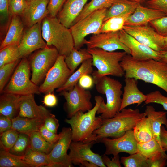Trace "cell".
I'll use <instances>...</instances> for the list:
<instances>
[{
    "instance_id": "ba28073f",
    "label": "cell",
    "mask_w": 167,
    "mask_h": 167,
    "mask_svg": "<svg viewBox=\"0 0 167 167\" xmlns=\"http://www.w3.org/2000/svg\"><path fill=\"white\" fill-rule=\"evenodd\" d=\"M30 69L27 59L23 58L2 93H10L21 96L40 94L39 87L30 79Z\"/></svg>"
},
{
    "instance_id": "9a60e30c",
    "label": "cell",
    "mask_w": 167,
    "mask_h": 167,
    "mask_svg": "<svg viewBox=\"0 0 167 167\" xmlns=\"http://www.w3.org/2000/svg\"><path fill=\"white\" fill-rule=\"evenodd\" d=\"M118 32H101L93 35L89 40H86L85 44L88 49L98 48L109 52L120 49L130 54V49L120 41Z\"/></svg>"
},
{
    "instance_id": "816d5d0a",
    "label": "cell",
    "mask_w": 167,
    "mask_h": 167,
    "mask_svg": "<svg viewBox=\"0 0 167 167\" xmlns=\"http://www.w3.org/2000/svg\"><path fill=\"white\" fill-rule=\"evenodd\" d=\"M102 161L105 165L108 167H121V162L119 155L113 156L112 160L105 154L102 156Z\"/></svg>"
},
{
    "instance_id": "d6986e66",
    "label": "cell",
    "mask_w": 167,
    "mask_h": 167,
    "mask_svg": "<svg viewBox=\"0 0 167 167\" xmlns=\"http://www.w3.org/2000/svg\"><path fill=\"white\" fill-rule=\"evenodd\" d=\"M49 0H31L22 16L23 22L30 28L40 22L48 14L47 6Z\"/></svg>"
},
{
    "instance_id": "11a10c76",
    "label": "cell",
    "mask_w": 167,
    "mask_h": 167,
    "mask_svg": "<svg viewBox=\"0 0 167 167\" xmlns=\"http://www.w3.org/2000/svg\"><path fill=\"white\" fill-rule=\"evenodd\" d=\"M12 120L8 117L0 115V133H2L12 128Z\"/></svg>"
},
{
    "instance_id": "8fae6325",
    "label": "cell",
    "mask_w": 167,
    "mask_h": 167,
    "mask_svg": "<svg viewBox=\"0 0 167 167\" xmlns=\"http://www.w3.org/2000/svg\"><path fill=\"white\" fill-rule=\"evenodd\" d=\"M66 101L68 117L70 118L77 112H84L92 108L90 91L81 87L78 83L71 90L63 91L60 93Z\"/></svg>"
},
{
    "instance_id": "277c9868",
    "label": "cell",
    "mask_w": 167,
    "mask_h": 167,
    "mask_svg": "<svg viewBox=\"0 0 167 167\" xmlns=\"http://www.w3.org/2000/svg\"><path fill=\"white\" fill-rule=\"evenodd\" d=\"M41 33L48 46H53L59 55L67 56L74 48L69 28L63 25L56 17L47 16L42 21Z\"/></svg>"
},
{
    "instance_id": "8992f818",
    "label": "cell",
    "mask_w": 167,
    "mask_h": 167,
    "mask_svg": "<svg viewBox=\"0 0 167 167\" xmlns=\"http://www.w3.org/2000/svg\"><path fill=\"white\" fill-rule=\"evenodd\" d=\"M97 92L105 94L106 102L103 100L97 111V114L102 119L112 118L120 111L122 94V84L117 80L108 76H105L98 80L95 84Z\"/></svg>"
},
{
    "instance_id": "e7e4bbea",
    "label": "cell",
    "mask_w": 167,
    "mask_h": 167,
    "mask_svg": "<svg viewBox=\"0 0 167 167\" xmlns=\"http://www.w3.org/2000/svg\"><path fill=\"white\" fill-rule=\"evenodd\" d=\"M148 0H146V1H148Z\"/></svg>"
},
{
    "instance_id": "52a82bcc",
    "label": "cell",
    "mask_w": 167,
    "mask_h": 167,
    "mask_svg": "<svg viewBox=\"0 0 167 167\" xmlns=\"http://www.w3.org/2000/svg\"><path fill=\"white\" fill-rule=\"evenodd\" d=\"M107 8L95 11L73 24L69 28L74 44V48L80 49L85 44V37L90 34H96L104 21Z\"/></svg>"
},
{
    "instance_id": "4dcf8cb0",
    "label": "cell",
    "mask_w": 167,
    "mask_h": 167,
    "mask_svg": "<svg viewBox=\"0 0 167 167\" xmlns=\"http://www.w3.org/2000/svg\"><path fill=\"white\" fill-rule=\"evenodd\" d=\"M133 130L138 143L147 142L153 138L149 120L146 116L136 124Z\"/></svg>"
},
{
    "instance_id": "f6af8a7d",
    "label": "cell",
    "mask_w": 167,
    "mask_h": 167,
    "mask_svg": "<svg viewBox=\"0 0 167 167\" xmlns=\"http://www.w3.org/2000/svg\"><path fill=\"white\" fill-rule=\"evenodd\" d=\"M149 24L160 35L167 36V15L151 21Z\"/></svg>"
},
{
    "instance_id": "6125c7cd",
    "label": "cell",
    "mask_w": 167,
    "mask_h": 167,
    "mask_svg": "<svg viewBox=\"0 0 167 167\" xmlns=\"http://www.w3.org/2000/svg\"><path fill=\"white\" fill-rule=\"evenodd\" d=\"M131 1L140 4L146 1V0H129Z\"/></svg>"
},
{
    "instance_id": "f907efd6",
    "label": "cell",
    "mask_w": 167,
    "mask_h": 167,
    "mask_svg": "<svg viewBox=\"0 0 167 167\" xmlns=\"http://www.w3.org/2000/svg\"><path fill=\"white\" fill-rule=\"evenodd\" d=\"M145 2L147 7L159 10L167 15V0H150Z\"/></svg>"
},
{
    "instance_id": "f35d334b",
    "label": "cell",
    "mask_w": 167,
    "mask_h": 167,
    "mask_svg": "<svg viewBox=\"0 0 167 167\" xmlns=\"http://www.w3.org/2000/svg\"><path fill=\"white\" fill-rule=\"evenodd\" d=\"M30 148V136L20 133L16 141L9 152L16 156H24Z\"/></svg>"
},
{
    "instance_id": "94428289",
    "label": "cell",
    "mask_w": 167,
    "mask_h": 167,
    "mask_svg": "<svg viewBox=\"0 0 167 167\" xmlns=\"http://www.w3.org/2000/svg\"><path fill=\"white\" fill-rule=\"evenodd\" d=\"M162 51H167V36H162Z\"/></svg>"
},
{
    "instance_id": "7c38bea8",
    "label": "cell",
    "mask_w": 167,
    "mask_h": 167,
    "mask_svg": "<svg viewBox=\"0 0 167 167\" xmlns=\"http://www.w3.org/2000/svg\"><path fill=\"white\" fill-rule=\"evenodd\" d=\"M100 142L105 146L106 155L112 154L114 156L122 152L131 155L138 152V143L135 138L133 129L126 131L123 135L118 138H103Z\"/></svg>"
},
{
    "instance_id": "7a4b0ae2",
    "label": "cell",
    "mask_w": 167,
    "mask_h": 167,
    "mask_svg": "<svg viewBox=\"0 0 167 167\" xmlns=\"http://www.w3.org/2000/svg\"><path fill=\"white\" fill-rule=\"evenodd\" d=\"M145 117V113H140L138 109L124 108L113 117L103 119L100 126L93 131L90 142H98L104 138L122 136L126 131L133 129L136 124Z\"/></svg>"
},
{
    "instance_id": "74e56055",
    "label": "cell",
    "mask_w": 167,
    "mask_h": 167,
    "mask_svg": "<svg viewBox=\"0 0 167 167\" xmlns=\"http://www.w3.org/2000/svg\"><path fill=\"white\" fill-rule=\"evenodd\" d=\"M130 15L114 16L104 21L100 33L118 31L122 29L125 22Z\"/></svg>"
},
{
    "instance_id": "9c48e42d",
    "label": "cell",
    "mask_w": 167,
    "mask_h": 167,
    "mask_svg": "<svg viewBox=\"0 0 167 167\" xmlns=\"http://www.w3.org/2000/svg\"><path fill=\"white\" fill-rule=\"evenodd\" d=\"M59 54L55 48L47 46L37 51L29 62L32 71L31 81L38 85L55 62Z\"/></svg>"
},
{
    "instance_id": "8d00e7d4",
    "label": "cell",
    "mask_w": 167,
    "mask_h": 167,
    "mask_svg": "<svg viewBox=\"0 0 167 167\" xmlns=\"http://www.w3.org/2000/svg\"><path fill=\"white\" fill-rule=\"evenodd\" d=\"M21 58L18 45H13L6 46L0 50V67Z\"/></svg>"
},
{
    "instance_id": "bcb514c9",
    "label": "cell",
    "mask_w": 167,
    "mask_h": 167,
    "mask_svg": "<svg viewBox=\"0 0 167 167\" xmlns=\"http://www.w3.org/2000/svg\"><path fill=\"white\" fill-rule=\"evenodd\" d=\"M167 155L165 152L158 154L147 159L148 167H164L167 165Z\"/></svg>"
},
{
    "instance_id": "1f68e13d",
    "label": "cell",
    "mask_w": 167,
    "mask_h": 167,
    "mask_svg": "<svg viewBox=\"0 0 167 167\" xmlns=\"http://www.w3.org/2000/svg\"><path fill=\"white\" fill-rule=\"evenodd\" d=\"M23 159L31 167H46L51 163L48 154L31 148L23 156Z\"/></svg>"
},
{
    "instance_id": "4316f807",
    "label": "cell",
    "mask_w": 167,
    "mask_h": 167,
    "mask_svg": "<svg viewBox=\"0 0 167 167\" xmlns=\"http://www.w3.org/2000/svg\"><path fill=\"white\" fill-rule=\"evenodd\" d=\"M45 119L31 118L18 116L12 119V128L19 133L30 135L33 132L39 131L44 125Z\"/></svg>"
},
{
    "instance_id": "ab89813d",
    "label": "cell",
    "mask_w": 167,
    "mask_h": 167,
    "mask_svg": "<svg viewBox=\"0 0 167 167\" xmlns=\"http://www.w3.org/2000/svg\"><path fill=\"white\" fill-rule=\"evenodd\" d=\"M120 162L125 167H148L147 159L138 152L121 157Z\"/></svg>"
},
{
    "instance_id": "60d3db41",
    "label": "cell",
    "mask_w": 167,
    "mask_h": 167,
    "mask_svg": "<svg viewBox=\"0 0 167 167\" xmlns=\"http://www.w3.org/2000/svg\"><path fill=\"white\" fill-rule=\"evenodd\" d=\"M19 132L11 129L0 134L1 149L9 151L16 141Z\"/></svg>"
},
{
    "instance_id": "3957f363",
    "label": "cell",
    "mask_w": 167,
    "mask_h": 167,
    "mask_svg": "<svg viewBox=\"0 0 167 167\" xmlns=\"http://www.w3.org/2000/svg\"><path fill=\"white\" fill-rule=\"evenodd\" d=\"M96 104L94 106L87 112L81 111L76 113L65 122L70 124L72 132V141L88 142L92 136L93 131L101 125L103 119L96 117V114L103 98L100 96L95 97Z\"/></svg>"
},
{
    "instance_id": "f1b7e54d",
    "label": "cell",
    "mask_w": 167,
    "mask_h": 167,
    "mask_svg": "<svg viewBox=\"0 0 167 167\" xmlns=\"http://www.w3.org/2000/svg\"><path fill=\"white\" fill-rule=\"evenodd\" d=\"M92 58H90L84 61L80 67L72 74L65 84L56 91L61 92L63 91H68L72 89L78 83L81 77L84 75L92 74L93 72Z\"/></svg>"
},
{
    "instance_id": "be15d7a7",
    "label": "cell",
    "mask_w": 167,
    "mask_h": 167,
    "mask_svg": "<svg viewBox=\"0 0 167 167\" xmlns=\"http://www.w3.org/2000/svg\"><path fill=\"white\" fill-rule=\"evenodd\" d=\"M26 1L28 2V3H29L31 0H26Z\"/></svg>"
},
{
    "instance_id": "9f6ffc18",
    "label": "cell",
    "mask_w": 167,
    "mask_h": 167,
    "mask_svg": "<svg viewBox=\"0 0 167 167\" xmlns=\"http://www.w3.org/2000/svg\"><path fill=\"white\" fill-rule=\"evenodd\" d=\"M57 98L53 93H47L44 97L43 103L46 106L54 107L57 105Z\"/></svg>"
},
{
    "instance_id": "e575fe53",
    "label": "cell",
    "mask_w": 167,
    "mask_h": 167,
    "mask_svg": "<svg viewBox=\"0 0 167 167\" xmlns=\"http://www.w3.org/2000/svg\"><path fill=\"white\" fill-rule=\"evenodd\" d=\"M114 0H91L88 3L86 4L73 24L95 11L103 8H108L110 6Z\"/></svg>"
},
{
    "instance_id": "5b68a950",
    "label": "cell",
    "mask_w": 167,
    "mask_h": 167,
    "mask_svg": "<svg viewBox=\"0 0 167 167\" xmlns=\"http://www.w3.org/2000/svg\"><path fill=\"white\" fill-rule=\"evenodd\" d=\"M88 50L92 56V65L97 69L92 73L95 84L105 76L121 77L124 75L125 72L120 62L127 54L126 52L124 51L109 52L98 48Z\"/></svg>"
},
{
    "instance_id": "681fc988",
    "label": "cell",
    "mask_w": 167,
    "mask_h": 167,
    "mask_svg": "<svg viewBox=\"0 0 167 167\" xmlns=\"http://www.w3.org/2000/svg\"><path fill=\"white\" fill-rule=\"evenodd\" d=\"M44 125L50 131L57 134V130L59 126V121L54 114L50 113L45 119Z\"/></svg>"
},
{
    "instance_id": "d590c367",
    "label": "cell",
    "mask_w": 167,
    "mask_h": 167,
    "mask_svg": "<svg viewBox=\"0 0 167 167\" xmlns=\"http://www.w3.org/2000/svg\"><path fill=\"white\" fill-rule=\"evenodd\" d=\"M30 147L34 150L44 152L48 154L55 144L46 141L40 135L39 131L32 133L30 135Z\"/></svg>"
},
{
    "instance_id": "b9f144b4",
    "label": "cell",
    "mask_w": 167,
    "mask_h": 167,
    "mask_svg": "<svg viewBox=\"0 0 167 167\" xmlns=\"http://www.w3.org/2000/svg\"><path fill=\"white\" fill-rule=\"evenodd\" d=\"M19 60L5 64L0 67V92L2 93L11 74Z\"/></svg>"
},
{
    "instance_id": "603a6c76",
    "label": "cell",
    "mask_w": 167,
    "mask_h": 167,
    "mask_svg": "<svg viewBox=\"0 0 167 167\" xmlns=\"http://www.w3.org/2000/svg\"><path fill=\"white\" fill-rule=\"evenodd\" d=\"M88 0H66L58 14L60 22L68 28L73 25Z\"/></svg>"
},
{
    "instance_id": "cb8c5ba5",
    "label": "cell",
    "mask_w": 167,
    "mask_h": 167,
    "mask_svg": "<svg viewBox=\"0 0 167 167\" xmlns=\"http://www.w3.org/2000/svg\"><path fill=\"white\" fill-rule=\"evenodd\" d=\"M0 97V115L12 119L19 112L21 96L10 93H2Z\"/></svg>"
},
{
    "instance_id": "ffe728a7",
    "label": "cell",
    "mask_w": 167,
    "mask_h": 167,
    "mask_svg": "<svg viewBox=\"0 0 167 167\" xmlns=\"http://www.w3.org/2000/svg\"><path fill=\"white\" fill-rule=\"evenodd\" d=\"M50 113L49 111L44 107L36 104L34 94L21 96L18 116L45 119Z\"/></svg>"
},
{
    "instance_id": "7dc6e473",
    "label": "cell",
    "mask_w": 167,
    "mask_h": 167,
    "mask_svg": "<svg viewBox=\"0 0 167 167\" xmlns=\"http://www.w3.org/2000/svg\"><path fill=\"white\" fill-rule=\"evenodd\" d=\"M39 132L42 137L46 141L53 144H56L62 134L61 132L58 134L50 131L44 125L41 127Z\"/></svg>"
},
{
    "instance_id": "7bdbcfd3",
    "label": "cell",
    "mask_w": 167,
    "mask_h": 167,
    "mask_svg": "<svg viewBox=\"0 0 167 167\" xmlns=\"http://www.w3.org/2000/svg\"><path fill=\"white\" fill-rule=\"evenodd\" d=\"M28 5L26 0H9V15H21Z\"/></svg>"
},
{
    "instance_id": "ee69618b",
    "label": "cell",
    "mask_w": 167,
    "mask_h": 167,
    "mask_svg": "<svg viewBox=\"0 0 167 167\" xmlns=\"http://www.w3.org/2000/svg\"><path fill=\"white\" fill-rule=\"evenodd\" d=\"M147 95V99L144 101L145 104H160L162 105L164 110L167 111V97L163 95L159 91L152 92Z\"/></svg>"
},
{
    "instance_id": "d6a6232c",
    "label": "cell",
    "mask_w": 167,
    "mask_h": 167,
    "mask_svg": "<svg viewBox=\"0 0 167 167\" xmlns=\"http://www.w3.org/2000/svg\"><path fill=\"white\" fill-rule=\"evenodd\" d=\"M1 149L0 152V167H31L24 160L23 156H16L9 151Z\"/></svg>"
},
{
    "instance_id": "4fadbf2b",
    "label": "cell",
    "mask_w": 167,
    "mask_h": 167,
    "mask_svg": "<svg viewBox=\"0 0 167 167\" xmlns=\"http://www.w3.org/2000/svg\"><path fill=\"white\" fill-rule=\"evenodd\" d=\"M96 142H88L72 141L69 149V156L73 164L80 166L85 161L93 163L98 167H106L103 163L102 156L94 153L91 148Z\"/></svg>"
},
{
    "instance_id": "5bb4252c",
    "label": "cell",
    "mask_w": 167,
    "mask_h": 167,
    "mask_svg": "<svg viewBox=\"0 0 167 167\" xmlns=\"http://www.w3.org/2000/svg\"><path fill=\"white\" fill-rule=\"evenodd\" d=\"M123 29L141 43L156 51H162V36L149 24L125 25Z\"/></svg>"
},
{
    "instance_id": "7402d4cb",
    "label": "cell",
    "mask_w": 167,
    "mask_h": 167,
    "mask_svg": "<svg viewBox=\"0 0 167 167\" xmlns=\"http://www.w3.org/2000/svg\"><path fill=\"white\" fill-rule=\"evenodd\" d=\"M137 80L133 78H125L120 111L132 104H137V106H139L146 100L147 95L140 91L137 87Z\"/></svg>"
},
{
    "instance_id": "d4e9b609",
    "label": "cell",
    "mask_w": 167,
    "mask_h": 167,
    "mask_svg": "<svg viewBox=\"0 0 167 167\" xmlns=\"http://www.w3.org/2000/svg\"><path fill=\"white\" fill-rule=\"evenodd\" d=\"M144 112L149 120L153 138L161 145L160 138L161 127L164 125L167 128V112L156 111L152 105L147 106Z\"/></svg>"
},
{
    "instance_id": "91938a15",
    "label": "cell",
    "mask_w": 167,
    "mask_h": 167,
    "mask_svg": "<svg viewBox=\"0 0 167 167\" xmlns=\"http://www.w3.org/2000/svg\"><path fill=\"white\" fill-rule=\"evenodd\" d=\"M81 167H98V166L96 164L92 162L88 161L84 162L80 166Z\"/></svg>"
},
{
    "instance_id": "f546056e",
    "label": "cell",
    "mask_w": 167,
    "mask_h": 167,
    "mask_svg": "<svg viewBox=\"0 0 167 167\" xmlns=\"http://www.w3.org/2000/svg\"><path fill=\"white\" fill-rule=\"evenodd\" d=\"M90 58H92V56L87 49H77L74 48L70 53L65 57V61L72 73L80 64Z\"/></svg>"
},
{
    "instance_id": "f5cc1de1",
    "label": "cell",
    "mask_w": 167,
    "mask_h": 167,
    "mask_svg": "<svg viewBox=\"0 0 167 167\" xmlns=\"http://www.w3.org/2000/svg\"><path fill=\"white\" fill-rule=\"evenodd\" d=\"M78 83L81 87L86 90L91 88L94 84L93 78L88 74L82 76Z\"/></svg>"
},
{
    "instance_id": "6da1fadb",
    "label": "cell",
    "mask_w": 167,
    "mask_h": 167,
    "mask_svg": "<svg viewBox=\"0 0 167 167\" xmlns=\"http://www.w3.org/2000/svg\"><path fill=\"white\" fill-rule=\"evenodd\" d=\"M124 77L156 85L167 93V64L153 59L138 60L127 54L120 62Z\"/></svg>"
},
{
    "instance_id": "44dd1931",
    "label": "cell",
    "mask_w": 167,
    "mask_h": 167,
    "mask_svg": "<svg viewBox=\"0 0 167 167\" xmlns=\"http://www.w3.org/2000/svg\"><path fill=\"white\" fill-rule=\"evenodd\" d=\"M167 15L155 9L143 6L139 4L134 12L129 16L125 25H143Z\"/></svg>"
},
{
    "instance_id": "ac0fdd59",
    "label": "cell",
    "mask_w": 167,
    "mask_h": 167,
    "mask_svg": "<svg viewBox=\"0 0 167 167\" xmlns=\"http://www.w3.org/2000/svg\"><path fill=\"white\" fill-rule=\"evenodd\" d=\"M61 135L52 149L48 154L51 163L62 164L64 167H73L67 152L72 141V132L71 128H63Z\"/></svg>"
},
{
    "instance_id": "e0dca14e",
    "label": "cell",
    "mask_w": 167,
    "mask_h": 167,
    "mask_svg": "<svg viewBox=\"0 0 167 167\" xmlns=\"http://www.w3.org/2000/svg\"><path fill=\"white\" fill-rule=\"evenodd\" d=\"M41 24V22H40L30 27L24 34L18 45L21 58L47 46L42 36Z\"/></svg>"
},
{
    "instance_id": "2e32d148",
    "label": "cell",
    "mask_w": 167,
    "mask_h": 167,
    "mask_svg": "<svg viewBox=\"0 0 167 167\" xmlns=\"http://www.w3.org/2000/svg\"><path fill=\"white\" fill-rule=\"evenodd\" d=\"M118 32L120 41L130 49V55L133 58L138 60L153 59L160 61V51L141 43L123 29Z\"/></svg>"
},
{
    "instance_id": "836d02e7",
    "label": "cell",
    "mask_w": 167,
    "mask_h": 167,
    "mask_svg": "<svg viewBox=\"0 0 167 167\" xmlns=\"http://www.w3.org/2000/svg\"><path fill=\"white\" fill-rule=\"evenodd\" d=\"M138 152L147 159L161 153L165 152L161 145L153 138L147 142L138 143Z\"/></svg>"
},
{
    "instance_id": "83f0119b",
    "label": "cell",
    "mask_w": 167,
    "mask_h": 167,
    "mask_svg": "<svg viewBox=\"0 0 167 167\" xmlns=\"http://www.w3.org/2000/svg\"><path fill=\"white\" fill-rule=\"evenodd\" d=\"M139 4L129 0H114L107 9L104 21L113 17L131 15Z\"/></svg>"
},
{
    "instance_id": "c3c4849f",
    "label": "cell",
    "mask_w": 167,
    "mask_h": 167,
    "mask_svg": "<svg viewBox=\"0 0 167 167\" xmlns=\"http://www.w3.org/2000/svg\"><path fill=\"white\" fill-rule=\"evenodd\" d=\"M66 0H49L47 6L48 14L52 17H56Z\"/></svg>"
},
{
    "instance_id": "484cf974",
    "label": "cell",
    "mask_w": 167,
    "mask_h": 167,
    "mask_svg": "<svg viewBox=\"0 0 167 167\" xmlns=\"http://www.w3.org/2000/svg\"><path fill=\"white\" fill-rule=\"evenodd\" d=\"M23 30V23L19 16H12L6 34L1 44L0 49L9 45H19L24 34Z\"/></svg>"
},
{
    "instance_id": "6f0895ef",
    "label": "cell",
    "mask_w": 167,
    "mask_h": 167,
    "mask_svg": "<svg viewBox=\"0 0 167 167\" xmlns=\"http://www.w3.org/2000/svg\"><path fill=\"white\" fill-rule=\"evenodd\" d=\"M160 138L162 148L165 152L167 151V131L163 125L161 127Z\"/></svg>"
},
{
    "instance_id": "db71d44e",
    "label": "cell",
    "mask_w": 167,
    "mask_h": 167,
    "mask_svg": "<svg viewBox=\"0 0 167 167\" xmlns=\"http://www.w3.org/2000/svg\"><path fill=\"white\" fill-rule=\"evenodd\" d=\"M0 21L6 20L9 15V0H0Z\"/></svg>"
},
{
    "instance_id": "30bf717a",
    "label": "cell",
    "mask_w": 167,
    "mask_h": 167,
    "mask_svg": "<svg viewBox=\"0 0 167 167\" xmlns=\"http://www.w3.org/2000/svg\"><path fill=\"white\" fill-rule=\"evenodd\" d=\"M65 57L59 55L53 66L47 73L43 83L39 87L41 93L53 92L64 85L72 73L67 66Z\"/></svg>"
},
{
    "instance_id": "680465c9",
    "label": "cell",
    "mask_w": 167,
    "mask_h": 167,
    "mask_svg": "<svg viewBox=\"0 0 167 167\" xmlns=\"http://www.w3.org/2000/svg\"><path fill=\"white\" fill-rule=\"evenodd\" d=\"M160 52L161 57L159 61L167 64V51H161Z\"/></svg>"
}]
</instances>
